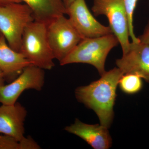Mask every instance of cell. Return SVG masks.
Returning a JSON list of instances; mask_svg holds the SVG:
<instances>
[{
  "instance_id": "cell-10",
  "label": "cell",
  "mask_w": 149,
  "mask_h": 149,
  "mask_svg": "<svg viewBox=\"0 0 149 149\" xmlns=\"http://www.w3.org/2000/svg\"><path fill=\"white\" fill-rule=\"evenodd\" d=\"M27 115L26 109L19 102L0 107V133L13 137L18 141L24 136V122Z\"/></svg>"
},
{
  "instance_id": "cell-20",
  "label": "cell",
  "mask_w": 149,
  "mask_h": 149,
  "mask_svg": "<svg viewBox=\"0 0 149 149\" xmlns=\"http://www.w3.org/2000/svg\"><path fill=\"white\" fill-rule=\"evenodd\" d=\"M63 3L66 8H67L74 0H62Z\"/></svg>"
},
{
  "instance_id": "cell-12",
  "label": "cell",
  "mask_w": 149,
  "mask_h": 149,
  "mask_svg": "<svg viewBox=\"0 0 149 149\" xmlns=\"http://www.w3.org/2000/svg\"><path fill=\"white\" fill-rule=\"evenodd\" d=\"M30 65L32 64L21 53L10 47L4 36L0 33V69L6 81L10 83Z\"/></svg>"
},
{
  "instance_id": "cell-16",
  "label": "cell",
  "mask_w": 149,
  "mask_h": 149,
  "mask_svg": "<svg viewBox=\"0 0 149 149\" xmlns=\"http://www.w3.org/2000/svg\"><path fill=\"white\" fill-rule=\"evenodd\" d=\"M138 1L139 0H123L128 15L129 35L132 42H134L140 41L139 38L135 35L133 26V15Z\"/></svg>"
},
{
  "instance_id": "cell-18",
  "label": "cell",
  "mask_w": 149,
  "mask_h": 149,
  "mask_svg": "<svg viewBox=\"0 0 149 149\" xmlns=\"http://www.w3.org/2000/svg\"><path fill=\"white\" fill-rule=\"evenodd\" d=\"M22 0H0V6L11 3H22Z\"/></svg>"
},
{
  "instance_id": "cell-15",
  "label": "cell",
  "mask_w": 149,
  "mask_h": 149,
  "mask_svg": "<svg viewBox=\"0 0 149 149\" xmlns=\"http://www.w3.org/2000/svg\"><path fill=\"white\" fill-rule=\"evenodd\" d=\"M118 85L123 93L130 95L139 93L143 87L142 78L134 74H123L120 77Z\"/></svg>"
},
{
  "instance_id": "cell-13",
  "label": "cell",
  "mask_w": 149,
  "mask_h": 149,
  "mask_svg": "<svg viewBox=\"0 0 149 149\" xmlns=\"http://www.w3.org/2000/svg\"><path fill=\"white\" fill-rule=\"evenodd\" d=\"M22 1L32 9L35 21L46 25L58 16L67 13V8L62 0Z\"/></svg>"
},
{
  "instance_id": "cell-1",
  "label": "cell",
  "mask_w": 149,
  "mask_h": 149,
  "mask_svg": "<svg viewBox=\"0 0 149 149\" xmlns=\"http://www.w3.org/2000/svg\"><path fill=\"white\" fill-rule=\"evenodd\" d=\"M123 72L118 68L106 71L98 80L86 86L76 88L75 95L78 102L93 110L100 124L109 128L114 117L116 89Z\"/></svg>"
},
{
  "instance_id": "cell-17",
  "label": "cell",
  "mask_w": 149,
  "mask_h": 149,
  "mask_svg": "<svg viewBox=\"0 0 149 149\" xmlns=\"http://www.w3.org/2000/svg\"><path fill=\"white\" fill-rule=\"evenodd\" d=\"M138 38L141 42L149 46V19L145 27L143 33Z\"/></svg>"
},
{
  "instance_id": "cell-2",
  "label": "cell",
  "mask_w": 149,
  "mask_h": 149,
  "mask_svg": "<svg viewBox=\"0 0 149 149\" xmlns=\"http://www.w3.org/2000/svg\"><path fill=\"white\" fill-rule=\"evenodd\" d=\"M119 44L118 39L113 33L98 37L83 38L60 64L61 65L75 63L91 65L95 68L101 76L106 72L105 64L109 54Z\"/></svg>"
},
{
  "instance_id": "cell-21",
  "label": "cell",
  "mask_w": 149,
  "mask_h": 149,
  "mask_svg": "<svg viewBox=\"0 0 149 149\" xmlns=\"http://www.w3.org/2000/svg\"><path fill=\"white\" fill-rule=\"evenodd\" d=\"M148 1H149V0H148Z\"/></svg>"
},
{
  "instance_id": "cell-19",
  "label": "cell",
  "mask_w": 149,
  "mask_h": 149,
  "mask_svg": "<svg viewBox=\"0 0 149 149\" xmlns=\"http://www.w3.org/2000/svg\"><path fill=\"white\" fill-rule=\"evenodd\" d=\"M6 81L2 71L0 69V87L5 85V81Z\"/></svg>"
},
{
  "instance_id": "cell-5",
  "label": "cell",
  "mask_w": 149,
  "mask_h": 149,
  "mask_svg": "<svg viewBox=\"0 0 149 149\" xmlns=\"http://www.w3.org/2000/svg\"><path fill=\"white\" fill-rule=\"evenodd\" d=\"M92 10L94 15L106 16L113 34L119 41L123 55L130 47L129 23L123 0H93Z\"/></svg>"
},
{
  "instance_id": "cell-3",
  "label": "cell",
  "mask_w": 149,
  "mask_h": 149,
  "mask_svg": "<svg viewBox=\"0 0 149 149\" xmlns=\"http://www.w3.org/2000/svg\"><path fill=\"white\" fill-rule=\"evenodd\" d=\"M19 52L31 64L50 70L55 59L47 35V26L39 22H32L24 29Z\"/></svg>"
},
{
  "instance_id": "cell-9",
  "label": "cell",
  "mask_w": 149,
  "mask_h": 149,
  "mask_svg": "<svg viewBox=\"0 0 149 149\" xmlns=\"http://www.w3.org/2000/svg\"><path fill=\"white\" fill-rule=\"evenodd\" d=\"M123 74L139 75L149 83V46L139 41L131 42L129 49L116 61Z\"/></svg>"
},
{
  "instance_id": "cell-14",
  "label": "cell",
  "mask_w": 149,
  "mask_h": 149,
  "mask_svg": "<svg viewBox=\"0 0 149 149\" xmlns=\"http://www.w3.org/2000/svg\"><path fill=\"white\" fill-rule=\"evenodd\" d=\"M40 147L31 137L21 141L7 135H0V149H37Z\"/></svg>"
},
{
  "instance_id": "cell-7",
  "label": "cell",
  "mask_w": 149,
  "mask_h": 149,
  "mask_svg": "<svg viewBox=\"0 0 149 149\" xmlns=\"http://www.w3.org/2000/svg\"><path fill=\"white\" fill-rule=\"evenodd\" d=\"M44 70L33 65L26 67L21 74L8 85L0 87V103L13 104L25 90L40 91L45 83Z\"/></svg>"
},
{
  "instance_id": "cell-22",
  "label": "cell",
  "mask_w": 149,
  "mask_h": 149,
  "mask_svg": "<svg viewBox=\"0 0 149 149\" xmlns=\"http://www.w3.org/2000/svg\"><path fill=\"white\" fill-rule=\"evenodd\" d=\"M0 33H1V32H0Z\"/></svg>"
},
{
  "instance_id": "cell-8",
  "label": "cell",
  "mask_w": 149,
  "mask_h": 149,
  "mask_svg": "<svg viewBox=\"0 0 149 149\" xmlns=\"http://www.w3.org/2000/svg\"><path fill=\"white\" fill-rule=\"evenodd\" d=\"M66 14L83 39L102 37L113 33L109 26L103 25L94 17L85 0H74L67 8Z\"/></svg>"
},
{
  "instance_id": "cell-4",
  "label": "cell",
  "mask_w": 149,
  "mask_h": 149,
  "mask_svg": "<svg viewBox=\"0 0 149 149\" xmlns=\"http://www.w3.org/2000/svg\"><path fill=\"white\" fill-rule=\"evenodd\" d=\"M34 20L33 12L26 4L11 3L0 6V32L17 52L20 50L24 29Z\"/></svg>"
},
{
  "instance_id": "cell-11",
  "label": "cell",
  "mask_w": 149,
  "mask_h": 149,
  "mask_svg": "<svg viewBox=\"0 0 149 149\" xmlns=\"http://www.w3.org/2000/svg\"><path fill=\"white\" fill-rule=\"evenodd\" d=\"M65 129L83 139L93 148L108 149L111 147L112 140L108 128L101 124H87L76 118L73 124Z\"/></svg>"
},
{
  "instance_id": "cell-6",
  "label": "cell",
  "mask_w": 149,
  "mask_h": 149,
  "mask_svg": "<svg viewBox=\"0 0 149 149\" xmlns=\"http://www.w3.org/2000/svg\"><path fill=\"white\" fill-rule=\"evenodd\" d=\"M47 35L55 58L59 62L69 55L83 39L64 15L58 16L48 24Z\"/></svg>"
}]
</instances>
